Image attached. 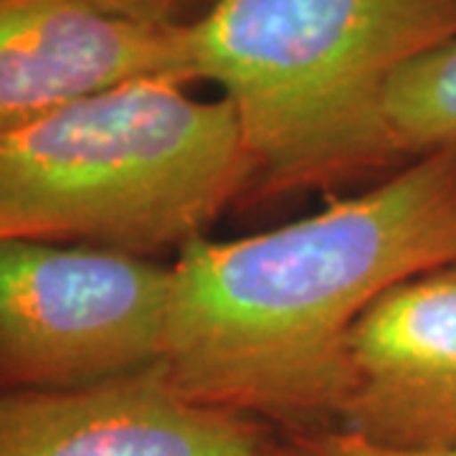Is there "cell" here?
<instances>
[{
    "label": "cell",
    "instance_id": "obj_6",
    "mask_svg": "<svg viewBox=\"0 0 456 456\" xmlns=\"http://www.w3.org/2000/svg\"><path fill=\"white\" fill-rule=\"evenodd\" d=\"M254 419L180 393L163 362L66 391L0 393V456H269Z\"/></svg>",
    "mask_w": 456,
    "mask_h": 456
},
{
    "label": "cell",
    "instance_id": "obj_1",
    "mask_svg": "<svg viewBox=\"0 0 456 456\" xmlns=\"http://www.w3.org/2000/svg\"><path fill=\"white\" fill-rule=\"evenodd\" d=\"M456 261V152L292 224L170 264L163 368L191 401L289 434L338 428L347 342L378 297Z\"/></svg>",
    "mask_w": 456,
    "mask_h": 456
},
{
    "label": "cell",
    "instance_id": "obj_2",
    "mask_svg": "<svg viewBox=\"0 0 456 456\" xmlns=\"http://www.w3.org/2000/svg\"><path fill=\"white\" fill-rule=\"evenodd\" d=\"M251 183L226 99L134 79L0 127V241L150 256L200 239Z\"/></svg>",
    "mask_w": 456,
    "mask_h": 456
},
{
    "label": "cell",
    "instance_id": "obj_5",
    "mask_svg": "<svg viewBox=\"0 0 456 456\" xmlns=\"http://www.w3.org/2000/svg\"><path fill=\"white\" fill-rule=\"evenodd\" d=\"M338 428L380 449H456V261L378 297L347 342Z\"/></svg>",
    "mask_w": 456,
    "mask_h": 456
},
{
    "label": "cell",
    "instance_id": "obj_4",
    "mask_svg": "<svg viewBox=\"0 0 456 456\" xmlns=\"http://www.w3.org/2000/svg\"><path fill=\"white\" fill-rule=\"evenodd\" d=\"M170 266L99 246L0 241V393L66 391L163 360Z\"/></svg>",
    "mask_w": 456,
    "mask_h": 456
},
{
    "label": "cell",
    "instance_id": "obj_7",
    "mask_svg": "<svg viewBox=\"0 0 456 456\" xmlns=\"http://www.w3.org/2000/svg\"><path fill=\"white\" fill-rule=\"evenodd\" d=\"M191 84L188 26H142L89 0H0V127L134 79Z\"/></svg>",
    "mask_w": 456,
    "mask_h": 456
},
{
    "label": "cell",
    "instance_id": "obj_10",
    "mask_svg": "<svg viewBox=\"0 0 456 456\" xmlns=\"http://www.w3.org/2000/svg\"><path fill=\"white\" fill-rule=\"evenodd\" d=\"M97 8L142 26H188L200 5L216 0H89Z\"/></svg>",
    "mask_w": 456,
    "mask_h": 456
},
{
    "label": "cell",
    "instance_id": "obj_9",
    "mask_svg": "<svg viewBox=\"0 0 456 456\" xmlns=\"http://www.w3.org/2000/svg\"><path fill=\"white\" fill-rule=\"evenodd\" d=\"M269 456H456V449L408 454V452H391L373 446L353 434H345L340 428H325L307 434H287L284 439L274 441Z\"/></svg>",
    "mask_w": 456,
    "mask_h": 456
},
{
    "label": "cell",
    "instance_id": "obj_3",
    "mask_svg": "<svg viewBox=\"0 0 456 456\" xmlns=\"http://www.w3.org/2000/svg\"><path fill=\"white\" fill-rule=\"evenodd\" d=\"M456 36V0H216L188 23L196 79L233 107L264 191L393 163L386 86Z\"/></svg>",
    "mask_w": 456,
    "mask_h": 456
},
{
    "label": "cell",
    "instance_id": "obj_8",
    "mask_svg": "<svg viewBox=\"0 0 456 456\" xmlns=\"http://www.w3.org/2000/svg\"><path fill=\"white\" fill-rule=\"evenodd\" d=\"M380 125L393 163L456 152V36L395 71Z\"/></svg>",
    "mask_w": 456,
    "mask_h": 456
}]
</instances>
